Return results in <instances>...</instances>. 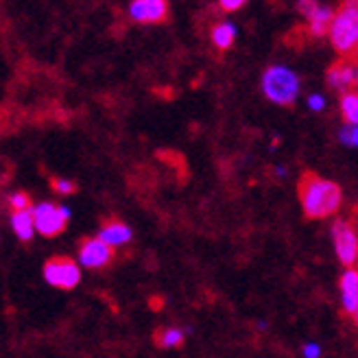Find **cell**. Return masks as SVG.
Instances as JSON below:
<instances>
[{"label": "cell", "mask_w": 358, "mask_h": 358, "mask_svg": "<svg viewBox=\"0 0 358 358\" xmlns=\"http://www.w3.org/2000/svg\"><path fill=\"white\" fill-rule=\"evenodd\" d=\"M297 194L301 201L303 217L315 221V219H326L341 206V188H338L330 179L317 175L315 171H303L297 184Z\"/></svg>", "instance_id": "6da1fadb"}, {"label": "cell", "mask_w": 358, "mask_h": 358, "mask_svg": "<svg viewBox=\"0 0 358 358\" xmlns=\"http://www.w3.org/2000/svg\"><path fill=\"white\" fill-rule=\"evenodd\" d=\"M330 40L341 59L358 62V3H345L336 11Z\"/></svg>", "instance_id": "7a4b0ae2"}, {"label": "cell", "mask_w": 358, "mask_h": 358, "mask_svg": "<svg viewBox=\"0 0 358 358\" xmlns=\"http://www.w3.org/2000/svg\"><path fill=\"white\" fill-rule=\"evenodd\" d=\"M262 92L268 101L284 107H293L299 94V79L289 68L271 66L266 68V73L262 77Z\"/></svg>", "instance_id": "3957f363"}, {"label": "cell", "mask_w": 358, "mask_h": 358, "mask_svg": "<svg viewBox=\"0 0 358 358\" xmlns=\"http://www.w3.org/2000/svg\"><path fill=\"white\" fill-rule=\"evenodd\" d=\"M44 280L50 286H55V289L70 291L79 284L81 271H79V266L73 258L55 256V258L46 260V264H44Z\"/></svg>", "instance_id": "277c9868"}, {"label": "cell", "mask_w": 358, "mask_h": 358, "mask_svg": "<svg viewBox=\"0 0 358 358\" xmlns=\"http://www.w3.org/2000/svg\"><path fill=\"white\" fill-rule=\"evenodd\" d=\"M332 238L336 247V256L341 260L343 266L356 268L358 264V234L350 221L338 219L332 225Z\"/></svg>", "instance_id": "5b68a950"}, {"label": "cell", "mask_w": 358, "mask_h": 358, "mask_svg": "<svg viewBox=\"0 0 358 358\" xmlns=\"http://www.w3.org/2000/svg\"><path fill=\"white\" fill-rule=\"evenodd\" d=\"M33 217H35V229L40 231L42 236L52 238L62 234L68 225L70 212L64 206H55V203H40L33 208Z\"/></svg>", "instance_id": "8992f818"}, {"label": "cell", "mask_w": 358, "mask_h": 358, "mask_svg": "<svg viewBox=\"0 0 358 358\" xmlns=\"http://www.w3.org/2000/svg\"><path fill=\"white\" fill-rule=\"evenodd\" d=\"M79 260L87 268H103L114 260V247L101 238L85 236L79 241Z\"/></svg>", "instance_id": "52a82bcc"}, {"label": "cell", "mask_w": 358, "mask_h": 358, "mask_svg": "<svg viewBox=\"0 0 358 358\" xmlns=\"http://www.w3.org/2000/svg\"><path fill=\"white\" fill-rule=\"evenodd\" d=\"M326 79H328V85L336 92H352V87L358 83V68L354 62L350 59H336L326 73Z\"/></svg>", "instance_id": "ba28073f"}, {"label": "cell", "mask_w": 358, "mask_h": 358, "mask_svg": "<svg viewBox=\"0 0 358 358\" xmlns=\"http://www.w3.org/2000/svg\"><path fill=\"white\" fill-rule=\"evenodd\" d=\"M129 15L142 24H157L169 17V3L164 0H136L129 5Z\"/></svg>", "instance_id": "9c48e42d"}, {"label": "cell", "mask_w": 358, "mask_h": 358, "mask_svg": "<svg viewBox=\"0 0 358 358\" xmlns=\"http://www.w3.org/2000/svg\"><path fill=\"white\" fill-rule=\"evenodd\" d=\"M99 238L105 241L110 247H120V245L131 241V229H129V225H124L120 219L110 217V219L103 221L101 231H99Z\"/></svg>", "instance_id": "30bf717a"}, {"label": "cell", "mask_w": 358, "mask_h": 358, "mask_svg": "<svg viewBox=\"0 0 358 358\" xmlns=\"http://www.w3.org/2000/svg\"><path fill=\"white\" fill-rule=\"evenodd\" d=\"M338 284H341V293H343V313L354 317L358 308V271L356 268H348Z\"/></svg>", "instance_id": "8fae6325"}, {"label": "cell", "mask_w": 358, "mask_h": 358, "mask_svg": "<svg viewBox=\"0 0 358 358\" xmlns=\"http://www.w3.org/2000/svg\"><path fill=\"white\" fill-rule=\"evenodd\" d=\"M334 15L336 11L328 9V7H317V11L308 17V31L315 38H321V35L330 33L332 22H334Z\"/></svg>", "instance_id": "7c38bea8"}, {"label": "cell", "mask_w": 358, "mask_h": 358, "mask_svg": "<svg viewBox=\"0 0 358 358\" xmlns=\"http://www.w3.org/2000/svg\"><path fill=\"white\" fill-rule=\"evenodd\" d=\"M11 227L17 234V238L29 243L33 238V231H35V217H33V210L31 212H11Z\"/></svg>", "instance_id": "4fadbf2b"}, {"label": "cell", "mask_w": 358, "mask_h": 358, "mask_svg": "<svg viewBox=\"0 0 358 358\" xmlns=\"http://www.w3.org/2000/svg\"><path fill=\"white\" fill-rule=\"evenodd\" d=\"M234 38H236V29L229 22H221L212 29V44L217 46L221 52H225L231 44H234Z\"/></svg>", "instance_id": "5bb4252c"}, {"label": "cell", "mask_w": 358, "mask_h": 358, "mask_svg": "<svg viewBox=\"0 0 358 358\" xmlns=\"http://www.w3.org/2000/svg\"><path fill=\"white\" fill-rule=\"evenodd\" d=\"M155 345L157 348H182L184 345V332L177 328H159L155 332Z\"/></svg>", "instance_id": "9a60e30c"}, {"label": "cell", "mask_w": 358, "mask_h": 358, "mask_svg": "<svg viewBox=\"0 0 358 358\" xmlns=\"http://www.w3.org/2000/svg\"><path fill=\"white\" fill-rule=\"evenodd\" d=\"M341 112H343V120L350 124V127H358V92H348L341 99Z\"/></svg>", "instance_id": "2e32d148"}, {"label": "cell", "mask_w": 358, "mask_h": 358, "mask_svg": "<svg viewBox=\"0 0 358 358\" xmlns=\"http://www.w3.org/2000/svg\"><path fill=\"white\" fill-rule=\"evenodd\" d=\"M31 206H33L31 194L24 192V190H17V192H13L9 196V208H11V212H31Z\"/></svg>", "instance_id": "e0dca14e"}, {"label": "cell", "mask_w": 358, "mask_h": 358, "mask_svg": "<svg viewBox=\"0 0 358 358\" xmlns=\"http://www.w3.org/2000/svg\"><path fill=\"white\" fill-rule=\"evenodd\" d=\"M50 188L57 194H73L77 192V184L70 182V179H62V177H52L50 179Z\"/></svg>", "instance_id": "ac0fdd59"}, {"label": "cell", "mask_w": 358, "mask_h": 358, "mask_svg": "<svg viewBox=\"0 0 358 358\" xmlns=\"http://www.w3.org/2000/svg\"><path fill=\"white\" fill-rule=\"evenodd\" d=\"M341 142H345L348 147H358V127H348L341 131Z\"/></svg>", "instance_id": "d6986e66"}, {"label": "cell", "mask_w": 358, "mask_h": 358, "mask_svg": "<svg viewBox=\"0 0 358 358\" xmlns=\"http://www.w3.org/2000/svg\"><path fill=\"white\" fill-rule=\"evenodd\" d=\"M219 7H221L223 11H236V9L245 7V0H221Z\"/></svg>", "instance_id": "ffe728a7"}, {"label": "cell", "mask_w": 358, "mask_h": 358, "mask_svg": "<svg viewBox=\"0 0 358 358\" xmlns=\"http://www.w3.org/2000/svg\"><path fill=\"white\" fill-rule=\"evenodd\" d=\"M308 105H310V110L319 112V110H324V99H321L319 94H313V96L308 99Z\"/></svg>", "instance_id": "44dd1931"}, {"label": "cell", "mask_w": 358, "mask_h": 358, "mask_svg": "<svg viewBox=\"0 0 358 358\" xmlns=\"http://www.w3.org/2000/svg\"><path fill=\"white\" fill-rule=\"evenodd\" d=\"M303 354H306L308 358H317L319 356V348L317 345H306V348H303Z\"/></svg>", "instance_id": "7402d4cb"}, {"label": "cell", "mask_w": 358, "mask_h": 358, "mask_svg": "<svg viewBox=\"0 0 358 358\" xmlns=\"http://www.w3.org/2000/svg\"><path fill=\"white\" fill-rule=\"evenodd\" d=\"M354 321H356V326H358V308H356V313H354Z\"/></svg>", "instance_id": "603a6c76"}]
</instances>
